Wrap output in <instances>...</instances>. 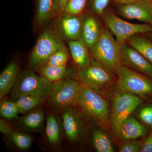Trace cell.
<instances>
[{
  "instance_id": "1",
  "label": "cell",
  "mask_w": 152,
  "mask_h": 152,
  "mask_svg": "<svg viewBox=\"0 0 152 152\" xmlns=\"http://www.w3.org/2000/svg\"><path fill=\"white\" fill-rule=\"evenodd\" d=\"M53 83L33 71H26L19 74L15 86L11 91L10 99L15 101L20 96L29 95L47 99L51 93Z\"/></svg>"
},
{
  "instance_id": "2",
  "label": "cell",
  "mask_w": 152,
  "mask_h": 152,
  "mask_svg": "<svg viewBox=\"0 0 152 152\" xmlns=\"http://www.w3.org/2000/svg\"><path fill=\"white\" fill-rule=\"evenodd\" d=\"M90 50L96 61L111 72H116L120 64V45L108 28L102 30L99 39Z\"/></svg>"
},
{
  "instance_id": "3",
  "label": "cell",
  "mask_w": 152,
  "mask_h": 152,
  "mask_svg": "<svg viewBox=\"0 0 152 152\" xmlns=\"http://www.w3.org/2000/svg\"><path fill=\"white\" fill-rule=\"evenodd\" d=\"M82 86L74 80H60L53 83L49 96L50 104L62 113L78 104Z\"/></svg>"
},
{
  "instance_id": "4",
  "label": "cell",
  "mask_w": 152,
  "mask_h": 152,
  "mask_svg": "<svg viewBox=\"0 0 152 152\" xmlns=\"http://www.w3.org/2000/svg\"><path fill=\"white\" fill-rule=\"evenodd\" d=\"M116 72L118 77L117 87L120 91L143 98L152 95V81L146 77L121 64Z\"/></svg>"
},
{
  "instance_id": "5",
  "label": "cell",
  "mask_w": 152,
  "mask_h": 152,
  "mask_svg": "<svg viewBox=\"0 0 152 152\" xmlns=\"http://www.w3.org/2000/svg\"><path fill=\"white\" fill-rule=\"evenodd\" d=\"M78 105L86 115L105 127L110 123V112L105 100L99 93L82 86Z\"/></svg>"
},
{
  "instance_id": "6",
  "label": "cell",
  "mask_w": 152,
  "mask_h": 152,
  "mask_svg": "<svg viewBox=\"0 0 152 152\" xmlns=\"http://www.w3.org/2000/svg\"><path fill=\"white\" fill-rule=\"evenodd\" d=\"M64 46L61 39L56 33L50 30L45 31L38 38L31 54L30 66L39 69L45 64L51 55Z\"/></svg>"
},
{
  "instance_id": "7",
  "label": "cell",
  "mask_w": 152,
  "mask_h": 152,
  "mask_svg": "<svg viewBox=\"0 0 152 152\" xmlns=\"http://www.w3.org/2000/svg\"><path fill=\"white\" fill-rule=\"evenodd\" d=\"M104 20L107 27L119 45L125 43L131 37L137 34H146L152 31L150 24H134L126 21L116 14H105Z\"/></svg>"
},
{
  "instance_id": "8",
  "label": "cell",
  "mask_w": 152,
  "mask_h": 152,
  "mask_svg": "<svg viewBox=\"0 0 152 152\" xmlns=\"http://www.w3.org/2000/svg\"><path fill=\"white\" fill-rule=\"evenodd\" d=\"M142 102L140 97L132 93L123 92L115 96L110 118L115 130Z\"/></svg>"
},
{
  "instance_id": "9",
  "label": "cell",
  "mask_w": 152,
  "mask_h": 152,
  "mask_svg": "<svg viewBox=\"0 0 152 152\" xmlns=\"http://www.w3.org/2000/svg\"><path fill=\"white\" fill-rule=\"evenodd\" d=\"M110 73L95 60L86 67L80 69L78 75L84 86L99 93L111 81Z\"/></svg>"
},
{
  "instance_id": "10",
  "label": "cell",
  "mask_w": 152,
  "mask_h": 152,
  "mask_svg": "<svg viewBox=\"0 0 152 152\" xmlns=\"http://www.w3.org/2000/svg\"><path fill=\"white\" fill-rule=\"evenodd\" d=\"M117 13L120 16L152 25V7L148 0H136L119 4Z\"/></svg>"
},
{
  "instance_id": "11",
  "label": "cell",
  "mask_w": 152,
  "mask_h": 152,
  "mask_svg": "<svg viewBox=\"0 0 152 152\" xmlns=\"http://www.w3.org/2000/svg\"><path fill=\"white\" fill-rule=\"evenodd\" d=\"M120 64L142 73L152 78V64L135 49L124 43L120 45Z\"/></svg>"
},
{
  "instance_id": "12",
  "label": "cell",
  "mask_w": 152,
  "mask_h": 152,
  "mask_svg": "<svg viewBox=\"0 0 152 152\" xmlns=\"http://www.w3.org/2000/svg\"><path fill=\"white\" fill-rule=\"evenodd\" d=\"M62 127L66 137L72 142H78L84 132L82 120L73 107L62 112Z\"/></svg>"
},
{
  "instance_id": "13",
  "label": "cell",
  "mask_w": 152,
  "mask_h": 152,
  "mask_svg": "<svg viewBox=\"0 0 152 152\" xmlns=\"http://www.w3.org/2000/svg\"><path fill=\"white\" fill-rule=\"evenodd\" d=\"M59 26L63 34L69 40L80 39L83 20L77 15L64 14L59 21Z\"/></svg>"
},
{
  "instance_id": "14",
  "label": "cell",
  "mask_w": 152,
  "mask_h": 152,
  "mask_svg": "<svg viewBox=\"0 0 152 152\" xmlns=\"http://www.w3.org/2000/svg\"><path fill=\"white\" fill-rule=\"evenodd\" d=\"M18 63L14 61L10 63L0 75V99H2L11 91L19 75Z\"/></svg>"
},
{
  "instance_id": "15",
  "label": "cell",
  "mask_w": 152,
  "mask_h": 152,
  "mask_svg": "<svg viewBox=\"0 0 152 152\" xmlns=\"http://www.w3.org/2000/svg\"><path fill=\"white\" fill-rule=\"evenodd\" d=\"M102 30L97 20L91 16L86 17L83 20L80 39L88 49L91 50L97 42Z\"/></svg>"
},
{
  "instance_id": "16",
  "label": "cell",
  "mask_w": 152,
  "mask_h": 152,
  "mask_svg": "<svg viewBox=\"0 0 152 152\" xmlns=\"http://www.w3.org/2000/svg\"><path fill=\"white\" fill-rule=\"evenodd\" d=\"M121 138L131 140L145 136L147 134L146 129L134 118L129 117L116 130Z\"/></svg>"
},
{
  "instance_id": "17",
  "label": "cell",
  "mask_w": 152,
  "mask_h": 152,
  "mask_svg": "<svg viewBox=\"0 0 152 152\" xmlns=\"http://www.w3.org/2000/svg\"><path fill=\"white\" fill-rule=\"evenodd\" d=\"M71 56L74 62L80 69L86 67L91 62L88 48L81 40L69 41L68 42Z\"/></svg>"
},
{
  "instance_id": "18",
  "label": "cell",
  "mask_w": 152,
  "mask_h": 152,
  "mask_svg": "<svg viewBox=\"0 0 152 152\" xmlns=\"http://www.w3.org/2000/svg\"><path fill=\"white\" fill-rule=\"evenodd\" d=\"M45 121L44 110L41 108H36L25 114L20 119L21 126L26 130L36 131L42 126Z\"/></svg>"
},
{
  "instance_id": "19",
  "label": "cell",
  "mask_w": 152,
  "mask_h": 152,
  "mask_svg": "<svg viewBox=\"0 0 152 152\" xmlns=\"http://www.w3.org/2000/svg\"><path fill=\"white\" fill-rule=\"evenodd\" d=\"M152 64V40L140 34L134 35L126 41Z\"/></svg>"
},
{
  "instance_id": "20",
  "label": "cell",
  "mask_w": 152,
  "mask_h": 152,
  "mask_svg": "<svg viewBox=\"0 0 152 152\" xmlns=\"http://www.w3.org/2000/svg\"><path fill=\"white\" fill-rule=\"evenodd\" d=\"M61 126L56 116L49 114L47 118L45 135L49 143L53 146L58 145L61 140Z\"/></svg>"
},
{
  "instance_id": "21",
  "label": "cell",
  "mask_w": 152,
  "mask_h": 152,
  "mask_svg": "<svg viewBox=\"0 0 152 152\" xmlns=\"http://www.w3.org/2000/svg\"><path fill=\"white\" fill-rule=\"evenodd\" d=\"M37 16L39 25H43L55 15L54 0H35Z\"/></svg>"
},
{
  "instance_id": "22",
  "label": "cell",
  "mask_w": 152,
  "mask_h": 152,
  "mask_svg": "<svg viewBox=\"0 0 152 152\" xmlns=\"http://www.w3.org/2000/svg\"><path fill=\"white\" fill-rule=\"evenodd\" d=\"M45 98L33 95H23L15 101L19 114H25L37 107L42 103Z\"/></svg>"
},
{
  "instance_id": "23",
  "label": "cell",
  "mask_w": 152,
  "mask_h": 152,
  "mask_svg": "<svg viewBox=\"0 0 152 152\" xmlns=\"http://www.w3.org/2000/svg\"><path fill=\"white\" fill-rule=\"evenodd\" d=\"M92 142L97 152H115L110 140L105 133L100 130H96L93 133Z\"/></svg>"
},
{
  "instance_id": "24",
  "label": "cell",
  "mask_w": 152,
  "mask_h": 152,
  "mask_svg": "<svg viewBox=\"0 0 152 152\" xmlns=\"http://www.w3.org/2000/svg\"><path fill=\"white\" fill-rule=\"evenodd\" d=\"M41 75L52 83L58 81L64 77L66 71V66H54L45 65L38 69Z\"/></svg>"
},
{
  "instance_id": "25",
  "label": "cell",
  "mask_w": 152,
  "mask_h": 152,
  "mask_svg": "<svg viewBox=\"0 0 152 152\" xmlns=\"http://www.w3.org/2000/svg\"><path fill=\"white\" fill-rule=\"evenodd\" d=\"M18 109L15 101L2 99L0 103V114L3 118L12 120L18 118Z\"/></svg>"
},
{
  "instance_id": "26",
  "label": "cell",
  "mask_w": 152,
  "mask_h": 152,
  "mask_svg": "<svg viewBox=\"0 0 152 152\" xmlns=\"http://www.w3.org/2000/svg\"><path fill=\"white\" fill-rule=\"evenodd\" d=\"M10 137L15 145L21 150L28 149L32 144L31 137L22 132L15 131Z\"/></svg>"
},
{
  "instance_id": "27",
  "label": "cell",
  "mask_w": 152,
  "mask_h": 152,
  "mask_svg": "<svg viewBox=\"0 0 152 152\" xmlns=\"http://www.w3.org/2000/svg\"><path fill=\"white\" fill-rule=\"evenodd\" d=\"M69 58V51L64 46L51 55L45 65L54 66H66Z\"/></svg>"
},
{
  "instance_id": "28",
  "label": "cell",
  "mask_w": 152,
  "mask_h": 152,
  "mask_svg": "<svg viewBox=\"0 0 152 152\" xmlns=\"http://www.w3.org/2000/svg\"><path fill=\"white\" fill-rule=\"evenodd\" d=\"M88 1V0H68L63 13L78 15L83 12Z\"/></svg>"
},
{
  "instance_id": "29",
  "label": "cell",
  "mask_w": 152,
  "mask_h": 152,
  "mask_svg": "<svg viewBox=\"0 0 152 152\" xmlns=\"http://www.w3.org/2000/svg\"><path fill=\"white\" fill-rule=\"evenodd\" d=\"M138 115L144 124L152 128V104L142 107L139 110Z\"/></svg>"
},
{
  "instance_id": "30",
  "label": "cell",
  "mask_w": 152,
  "mask_h": 152,
  "mask_svg": "<svg viewBox=\"0 0 152 152\" xmlns=\"http://www.w3.org/2000/svg\"><path fill=\"white\" fill-rule=\"evenodd\" d=\"M142 142L137 141L127 140L119 148L120 152H139L141 151Z\"/></svg>"
},
{
  "instance_id": "31",
  "label": "cell",
  "mask_w": 152,
  "mask_h": 152,
  "mask_svg": "<svg viewBox=\"0 0 152 152\" xmlns=\"http://www.w3.org/2000/svg\"><path fill=\"white\" fill-rule=\"evenodd\" d=\"M110 0H92L91 7L93 11L99 15H103L104 11Z\"/></svg>"
},
{
  "instance_id": "32",
  "label": "cell",
  "mask_w": 152,
  "mask_h": 152,
  "mask_svg": "<svg viewBox=\"0 0 152 152\" xmlns=\"http://www.w3.org/2000/svg\"><path fill=\"white\" fill-rule=\"evenodd\" d=\"M14 128L3 120H0V132L4 134L10 136L14 132H15Z\"/></svg>"
},
{
  "instance_id": "33",
  "label": "cell",
  "mask_w": 152,
  "mask_h": 152,
  "mask_svg": "<svg viewBox=\"0 0 152 152\" xmlns=\"http://www.w3.org/2000/svg\"><path fill=\"white\" fill-rule=\"evenodd\" d=\"M141 152H152V132L142 142Z\"/></svg>"
},
{
  "instance_id": "34",
  "label": "cell",
  "mask_w": 152,
  "mask_h": 152,
  "mask_svg": "<svg viewBox=\"0 0 152 152\" xmlns=\"http://www.w3.org/2000/svg\"><path fill=\"white\" fill-rule=\"evenodd\" d=\"M68 0H54L55 14L64 13L65 7Z\"/></svg>"
},
{
  "instance_id": "35",
  "label": "cell",
  "mask_w": 152,
  "mask_h": 152,
  "mask_svg": "<svg viewBox=\"0 0 152 152\" xmlns=\"http://www.w3.org/2000/svg\"><path fill=\"white\" fill-rule=\"evenodd\" d=\"M134 1H136V0H115V2L118 4H122Z\"/></svg>"
},
{
  "instance_id": "36",
  "label": "cell",
  "mask_w": 152,
  "mask_h": 152,
  "mask_svg": "<svg viewBox=\"0 0 152 152\" xmlns=\"http://www.w3.org/2000/svg\"><path fill=\"white\" fill-rule=\"evenodd\" d=\"M145 34H146V36L150 38V39L152 40V31Z\"/></svg>"
},
{
  "instance_id": "37",
  "label": "cell",
  "mask_w": 152,
  "mask_h": 152,
  "mask_svg": "<svg viewBox=\"0 0 152 152\" xmlns=\"http://www.w3.org/2000/svg\"><path fill=\"white\" fill-rule=\"evenodd\" d=\"M150 2V4L151 5L152 7V0H148Z\"/></svg>"
}]
</instances>
